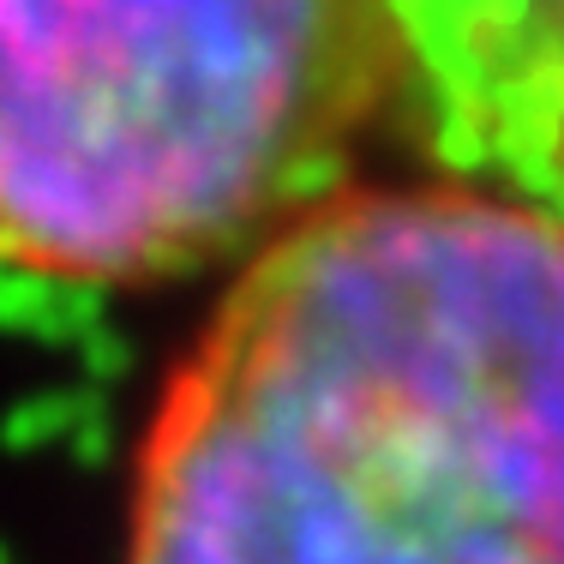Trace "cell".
Returning a JSON list of instances; mask_svg holds the SVG:
<instances>
[{"instance_id": "6da1fadb", "label": "cell", "mask_w": 564, "mask_h": 564, "mask_svg": "<svg viewBox=\"0 0 564 564\" xmlns=\"http://www.w3.org/2000/svg\"><path fill=\"white\" fill-rule=\"evenodd\" d=\"M120 564H564V210L343 186L156 391Z\"/></svg>"}, {"instance_id": "7a4b0ae2", "label": "cell", "mask_w": 564, "mask_h": 564, "mask_svg": "<svg viewBox=\"0 0 564 564\" xmlns=\"http://www.w3.org/2000/svg\"><path fill=\"white\" fill-rule=\"evenodd\" d=\"M384 109L379 0H0V271L240 264L343 193Z\"/></svg>"}, {"instance_id": "3957f363", "label": "cell", "mask_w": 564, "mask_h": 564, "mask_svg": "<svg viewBox=\"0 0 564 564\" xmlns=\"http://www.w3.org/2000/svg\"><path fill=\"white\" fill-rule=\"evenodd\" d=\"M391 109L445 181L564 210V0H379Z\"/></svg>"}]
</instances>
